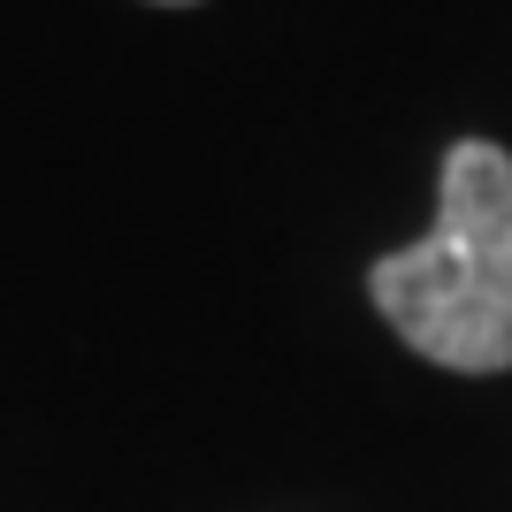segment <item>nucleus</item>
Wrapping results in <instances>:
<instances>
[{
	"instance_id": "1",
	"label": "nucleus",
	"mask_w": 512,
	"mask_h": 512,
	"mask_svg": "<svg viewBox=\"0 0 512 512\" xmlns=\"http://www.w3.org/2000/svg\"><path fill=\"white\" fill-rule=\"evenodd\" d=\"M367 283L383 321L436 367H512V153L490 138L451 146L436 184V230L375 260Z\"/></svg>"
}]
</instances>
